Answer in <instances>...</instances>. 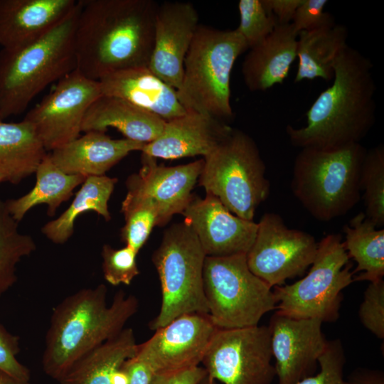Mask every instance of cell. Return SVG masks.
Instances as JSON below:
<instances>
[{
  "label": "cell",
  "mask_w": 384,
  "mask_h": 384,
  "mask_svg": "<svg viewBox=\"0 0 384 384\" xmlns=\"http://www.w3.org/2000/svg\"><path fill=\"white\" fill-rule=\"evenodd\" d=\"M75 33L76 69L100 80L148 67L159 4L153 0H80Z\"/></svg>",
  "instance_id": "cell-1"
},
{
  "label": "cell",
  "mask_w": 384,
  "mask_h": 384,
  "mask_svg": "<svg viewBox=\"0 0 384 384\" xmlns=\"http://www.w3.org/2000/svg\"><path fill=\"white\" fill-rule=\"evenodd\" d=\"M375 91L373 63L348 45L334 65L333 82L306 111V125L286 127L290 143L319 149L360 143L375 122Z\"/></svg>",
  "instance_id": "cell-2"
},
{
  "label": "cell",
  "mask_w": 384,
  "mask_h": 384,
  "mask_svg": "<svg viewBox=\"0 0 384 384\" xmlns=\"http://www.w3.org/2000/svg\"><path fill=\"white\" fill-rule=\"evenodd\" d=\"M107 295L103 284L83 288L53 309L42 356L48 376L58 381L78 359L119 334L137 311L134 295L119 290L109 306Z\"/></svg>",
  "instance_id": "cell-3"
},
{
  "label": "cell",
  "mask_w": 384,
  "mask_h": 384,
  "mask_svg": "<svg viewBox=\"0 0 384 384\" xmlns=\"http://www.w3.org/2000/svg\"><path fill=\"white\" fill-rule=\"evenodd\" d=\"M80 0L55 26L24 46L0 50V119L22 113L50 83L76 69Z\"/></svg>",
  "instance_id": "cell-4"
},
{
  "label": "cell",
  "mask_w": 384,
  "mask_h": 384,
  "mask_svg": "<svg viewBox=\"0 0 384 384\" xmlns=\"http://www.w3.org/2000/svg\"><path fill=\"white\" fill-rule=\"evenodd\" d=\"M366 151L361 143L333 149H301L291 182L294 196L318 220L345 215L361 199V170Z\"/></svg>",
  "instance_id": "cell-5"
},
{
  "label": "cell",
  "mask_w": 384,
  "mask_h": 384,
  "mask_svg": "<svg viewBox=\"0 0 384 384\" xmlns=\"http://www.w3.org/2000/svg\"><path fill=\"white\" fill-rule=\"evenodd\" d=\"M247 49L236 29L199 25L185 57L182 80L176 90L186 112L220 120L233 117L231 73L237 58Z\"/></svg>",
  "instance_id": "cell-6"
},
{
  "label": "cell",
  "mask_w": 384,
  "mask_h": 384,
  "mask_svg": "<svg viewBox=\"0 0 384 384\" xmlns=\"http://www.w3.org/2000/svg\"><path fill=\"white\" fill-rule=\"evenodd\" d=\"M265 171L255 141L233 129L203 158L198 181L206 193L216 197L232 213L253 220L257 207L270 194Z\"/></svg>",
  "instance_id": "cell-7"
},
{
  "label": "cell",
  "mask_w": 384,
  "mask_h": 384,
  "mask_svg": "<svg viewBox=\"0 0 384 384\" xmlns=\"http://www.w3.org/2000/svg\"><path fill=\"white\" fill-rule=\"evenodd\" d=\"M206 257L188 224H174L165 230L151 258L160 280L161 305L149 324L150 329L156 331L185 314H208L203 279Z\"/></svg>",
  "instance_id": "cell-8"
},
{
  "label": "cell",
  "mask_w": 384,
  "mask_h": 384,
  "mask_svg": "<svg viewBox=\"0 0 384 384\" xmlns=\"http://www.w3.org/2000/svg\"><path fill=\"white\" fill-rule=\"evenodd\" d=\"M203 279L208 315L218 329L257 326L276 309L274 292L250 270L245 254L206 256Z\"/></svg>",
  "instance_id": "cell-9"
},
{
  "label": "cell",
  "mask_w": 384,
  "mask_h": 384,
  "mask_svg": "<svg viewBox=\"0 0 384 384\" xmlns=\"http://www.w3.org/2000/svg\"><path fill=\"white\" fill-rule=\"evenodd\" d=\"M349 259L339 234L324 237L307 274L293 284L274 287L276 313L322 322L336 321L341 292L353 282Z\"/></svg>",
  "instance_id": "cell-10"
},
{
  "label": "cell",
  "mask_w": 384,
  "mask_h": 384,
  "mask_svg": "<svg viewBox=\"0 0 384 384\" xmlns=\"http://www.w3.org/2000/svg\"><path fill=\"white\" fill-rule=\"evenodd\" d=\"M272 357L269 326L218 329L201 363L223 384H271L276 376Z\"/></svg>",
  "instance_id": "cell-11"
},
{
  "label": "cell",
  "mask_w": 384,
  "mask_h": 384,
  "mask_svg": "<svg viewBox=\"0 0 384 384\" xmlns=\"http://www.w3.org/2000/svg\"><path fill=\"white\" fill-rule=\"evenodd\" d=\"M317 245L309 233L289 228L279 215L266 213L257 223L246 260L250 270L272 288L303 274L315 259Z\"/></svg>",
  "instance_id": "cell-12"
},
{
  "label": "cell",
  "mask_w": 384,
  "mask_h": 384,
  "mask_svg": "<svg viewBox=\"0 0 384 384\" xmlns=\"http://www.w3.org/2000/svg\"><path fill=\"white\" fill-rule=\"evenodd\" d=\"M102 95L99 81L75 69L59 80L23 119L33 127L46 151H52L80 137L87 110Z\"/></svg>",
  "instance_id": "cell-13"
},
{
  "label": "cell",
  "mask_w": 384,
  "mask_h": 384,
  "mask_svg": "<svg viewBox=\"0 0 384 384\" xmlns=\"http://www.w3.org/2000/svg\"><path fill=\"white\" fill-rule=\"evenodd\" d=\"M203 159L175 166L158 165L156 159L142 154V167L126 181L127 193L122 208L145 206L154 211L157 226L182 213L193 197Z\"/></svg>",
  "instance_id": "cell-14"
},
{
  "label": "cell",
  "mask_w": 384,
  "mask_h": 384,
  "mask_svg": "<svg viewBox=\"0 0 384 384\" xmlns=\"http://www.w3.org/2000/svg\"><path fill=\"white\" fill-rule=\"evenodd\" d=\"M218 328L208 314L179 316L137 345L135 356L153 375L171 374L199 366Z\"/></svg>",
  "instance_id": "cell-15"
},
{
  "label": "cell",
  "mask_w": 384,
  "mask_h": 384,
  "mask_svg": "<svg viewBox=\"0 0 384 384\" xmlns=\"http://www.w3.org/2000/svg\"><path fill=\"white\" fill-rule=\"evenodd\" d=\"M317 319H297L274 313L269 328L278 384H295L311 375L328 342Z\"/></svg>",
  "instance_id": "cell-16"
},
{
  "label": "cell",
  "mask_w": 384,
  "mask_h": 384,
  "mask_svg": "<svg viewBox=\"0 0 384 384\" xmlns=\"http://www.w3.org/2000/svg\"><path fill=\"white\" fill-rule=\"evenodd\" d=\"M181 214L208 257L246 255L256 237L257 223L234 215L208 193L193 196Z\"/></svg>",
  "instance_id": "cell-17"
},
{
  "label": "cell",
  "mask_w": 384,
  "mask_h": 384,
  "mask_svg": "<svg viewBox=\"0 0 384 384\" xmlns=\"http://www.w3.org/2000/svg\"><path fill=\"white\" fill-rule=\"evenodd\" d=\"M198 21V14L190 2L159 4L148 68L176 90L182 80L184 59L200 25Z\"/></svg>",
  "instance_id": "cell-18"
},
{
  "label": "cell",
  "mask_w": 384,
  "mask_h": 384,
  "mask_svg": "<svg viewBox=\"0 0 384 384\" xmlns=\"http://www.w3.org/2000/svg\"><path fill=\"white\" fill-rule=\"evenodd\" d=\"M233 129L213 117L186 112L166 122L161 134L145 144L142 154L164 159L203 156L211 153Z\"/></svg>",
  "instance_id": "cell-19"
},
{
  "label": "cell",
  "mask_w": 384,
  "mask_h": 384,
  "mask_svg": "<svg viewBox=\"0 0 384 384\" xmlns=\"http://www.w3.org/2000/svg\"><path fill=\"white\" fill-rule=\"evenodd\" d=\"M98 81L102 95L128 101L165 122L186 113L178 100L176 90L148 67L119 70Z\"/></svg>",
  "instance_id": "cell-20"
},
{
  "label": "cell",
  "mask_w": 384,
  "mask_h": 384,
  "mask_svg": "<svg viewBox=\"0 0 384 384\" xmlns=\"http://www.w3.org/2000/svg\"><path fill=\"white\" fill-rule=\"evenodd\" d=\"M48 153L52 162L68 174L104 176L112 167L144 144L128 139H112L105 132L90 131Z\"/></svg>",
  "instance_id": "cell-21"
},
{
  "label": "cell",
  "mask_w": 384,
  "mask_h": 384,
  "mask_svg": "<svg viewBox=\"0 0 384 384\" xmlns=\"http://www.w3.org/2000/svg\"><path fill=\"white\" fill-rule=\"evenodd\" d=\"M75 0H0V46L13 48L41 37L76 6Z\"/></svg>",
  "instance_id": "cell-22"
},
{
  "label": "cell",
  "mask_w": 384,
  "mask_h": 384,
  "mask_svg": "<svg viewBox=\"0 0 384 384\" xmlns=\"http://www.w3.org/2000/svg\"><path fill=\"white\" fill-rule=\"evenodd\" d=\"M297 36L292 23L277 24L264 40L249 48L241 69L249 90L265 91L284 82L297 58Z\"/></svg>",
  "instance_id": "cell-23"
},
{
  "label": "cell",
  "mask_w": 384,
  "mask_h": 384,
  "mask_svg": "<svg viewBox=\"0 0 384 384\" xmlns=\"http://www.w3.org/2000/svg\"><path fill=\"white\" fill-rule=\"evenodd\" d=\"M166 122L117 97L102 95L87 110L82 132L119 130L126 139L148 144L162 132Z\"/></svg>",
  "instance_id": "cell-24"
},
{
  "label": "cell",
  "mask_w": 384,
  "mask_h": 384,
  "mask_svg": "<svg viewBox=\"0 0 384 384\" xmlns=\"http://www.w3.org/2000/svg\"><path fill=\"white\" fill-rule=\"evenodd\" d=\"M348 31L333 18L311 30L298 33V68L294 82L334 78V67L342 50L348 46Z\"/></svg>",
  "instance_id": "cell-25"
},
{
  "label": "cell",
  "mask_w": 384,
  "mask_h": 384,
  "mask_svg": "<svg viewBox=\"0 0 384 384\" xmlns=\"http://www.w3.org/2000/svg\"><path fill=\"white\" fill-rule=\"evenodd\" d=\"M137 345L132 329L125 328L75 362L58 382L111 384L112 373L135 356Z\"/></svg>",
  "instance_id": "cell-26"
},
{
  "label": "cell",
  "mask_w": 384,
  "mask_h": 384,
  "mask_svg": "<svg viewBox=\"0 0 384 384\" xmlns=\"http://www.w3.org/2000/svg\"><path fill=\"white\" fill-rule=\"evenodd\" d=\"M34 174L36 183L29 192L18 198L5 201L9 213L18 223L30 209L40 204H46L48 215L53 216L58 208L70 199L75 188L87 178L63 172L52 162L48 154Z\"/></svg>",
  "instance_id": "cell-27"
},
{
  "label": "cell",
  "mask_w": 384,
  "mask_h": 384,
  "mask_svg": "<svg viewBox=\"0 0 384 384\" xmlns=\"http://www.w3.org/2000/svg\"><path fill=\"white\" fill-rule=\"evenodd\" d=\"M47 154L29 122L0 119V168L6 172L9 182L16 184L34 174Z\"/></svg>",
  "instance_id": "cell-28"
},
{
  "label": "cell",
  "mask_w": 384,
  "mask_h": 384,
  "mask_svg": "<svg viewBox=\"0 0 384 384\" xmlns=\"http://www.w3.org/2000/svg\"><path fill=\"white\" fill-rule=\"evenodd\" d=\"M117 182V178L105 175L87 177L69 207L59 217L46 223L42 233L52 242L61 245L72 237L75 221L83 213L95 211L110 220L108 201Z\"/></svg>",
  "instance_id": "cell-29"
},
{
  "label": "cell",
  "mask_w": 384,
  "mask_h": 384,
  "mask_svg": "<svg viewBox=\"0 0 384 384\" xmlns=\"http://www.w3.org/2000/svg\"><path fill=\"white\" fill-rule=\"evenodd\" d=\"M345 249L349 258L356 262L353 274H360L355 281L370 282L383 279L384 276V229L377 228L366 216L359 213L343 228Z\"/></svg>",
  "instance_id": "cell-30"
},
{
  "label": "cell",
  "mask_w": 384,
  "mask_h": 384,
  "mask_svg": "<svg viewBox=\"0 0 384 384\" xmlns=\"http://www.w3.org/2000/svg\"><path fill=\"white\" fill-rule=\"evenodd\" d=\"M18 223L0 199V297L16 282V265L36 250L33 238L19 233Z\"/></svg>",
  "instance_id": "cell-31"
},
{
  "label": "cell",
  "mask_w": 384,
  "mask_h": 384,
  "mask_svg": "<svg viewBox=\"0 0 384 384\" xmlns=\"http://www.w3.org/2000/svg\"><path fill=\"white\" fill-rule=\"evenodd\" d=\"M366 206V216L377 228L384 225V146L367 150L360 177Z\"/></svg>",
  "instance_id": "cell-32"
},
{
  "label": "cell",
  "mask_w": 384,
  "mask_h": 384,
  "mask_svg": "<svg viewBox=\"0 0 384 384\" xmlns=\"http://www.w3.org/2000/svg\"><path fill=\"white\" fill-rule=\"evenodd\" d=\"M238 11L240 23L236 30L248 49L264 40L278 24L275 17L265 9L261 0H240Z\"/></svg>",
  "instance_id": "cell-33"
},
{
  "label": "cell",
  "mask_w": 384,
  "mask_h": 384,
  "mask_svg": "<svg viewBox=\"0 0 384 384\" xmlns=\"http://www.w3.org/2000/svg\"><path fill=\"white\" fill-rule=\"evenodd\" d=\"M137 252L132 247L115 249L105 244L102 249V272L105 279L113 286L129 285L139 274L137 264Z\"/></svg>",
  "instance_id": "cell-34"
},
{
  "label": "cell",
  "mask_w": 384,
  "mask_h": 384,
  "mask_svg": "<svg viewBox=\"0 0 384 384\" xmlns=\"http://www.w3.org/2000/svg\"><path fill=\"white\" fill-rule=\"evenodd\" d=\"M125 223L121 230L122 240L137 253L147 241L154 226H157V216L154 210L145 206L121 208Z\"/></svg>",
  "instance_id": "cell-35"
},
{
  "label": "cell",
  "mask_w": 384,
  "mask_h": 384,
  "mask_svg": "<svg viewBox=\"0 0 384 384\" xmlns=\"http://www.w3.org/2000/svg\"><path fill=\"white\" fill-rule=\"evenodd\" d=\"M318 363L320 371L316 375L306 376L295 384H353L343 378L345 356L340 341L328 342Z\"/></svg>",
  "instance_id": "cell-36"
},
{
  "label": "cell",
  "mask_w": 384,
  "mask_h": 384,
  "mask_svg": "<svg viewBox=\"0 0 384 384\" xmlns=\"http://www.w3.org/2000/svg\"><path fill=\"white\" fill-rule=\"evenodd\" d=\"M358 315L362 324L379 338L384 337V281L370 282Z\"/></svg>",
  "instance_id": "cell-37"
},
{
  "label": "cell",
  "mask_w": 384,
  "mask_h": 384,
  "mask_svg": "<svg viewBox=\"0 0 384 384\" xmlns=\"http://www.w3.org/2000/svg\"><path fill=\"white\" fill-rule=\"evenodd\" d=\"M19 351L18 338L0 324V370L16 379L30 381L29 369L16 358Z\"/></svg>",
  "instance_id": "cell-38"
},
{
  "label": "cell",
  "mask_w": 384,
  "mask_h": 384,
  "mask_svg": "<svg viewBox=\"0 0 384 384\" xmlns=\"http://www.w3.org/2000/svg\"><path fill=\"white\" fill-rule=\"evenodd\" d=\"M327 2L326 0H303L291 23L297 35L301 31L317 28L333 18L331 14L324 12Z\"/></svg>",
  "instance_id": "cell-39"
},
{
  "label": "cell",
  "mask_w": 384,
  "mask_h": 384,
  "mask_svg": "<svg viewBox=\"0 0 384 384\" xmlns=\"http://www.w3.org/2000/svg\"><path fill=\"white\" fill-rule=\"evenodd\" d=\"M207 375L206 369L198 366L174 373L153 375L149 384H199Z\"/></svg>",
  "instance_id": "cell-40"
},
{
  "label": "cell",
  "mask_w": 384,
  "mask_h": 384,
  "mask_svg": "<svg viewBox=\"0 0 384 384\" xmlns=\"http://www.w3.org/2000/svg\"><path fill=\"white\" fill-rule=\"evenodd\" d=\"M267 11L273 15L278 24L291 23L303 0H261Z\"/></svg>",
  "instance_id": "cell-41"
},
{
  "label": "cell",
  "mask_w": 384,
  "mask_h": 384,
  "mask_svg": "<svg viewBox=\"0 0 384 384\" xmlns=\"http://www.w3.org/2000/svg\"><path fill=\"white\" fill-rule=\"evenodd\" d=\"M129 376V384H149L153 373L150 368L135 356L121 366Z\"/></svg>",
  "instance_id": "cell-42"
},
{
  "label": "cell",
  "mask_w": 384,
  "mask_h": 384,
  "mask_svg": "<svg viewBox=\"0 0 384 384\" xmlns=\"http://www.w3.org/2000/svg\"><path fill=\"white\" fill-rule=\"evenodd\" d=\"M353 384H384V376L378 371L359 372L350 380Z\"/></svg>",
  "instance_id": "cell-43"
},
{
  "label": "cell",
  "mask_w": 384,
  "mask_h": 384,
  "mask_svg": "<svg viewBox=\"0 0 384 384\" xmlns=\"http://www.w3.org/2000/svg\"><path fill=\"white\" fill-rule=\"evenodd\" d=\"M111 384H129V376L125 370L119 368L112 375Z\"/></svg>",
  "instance_id": "cell-44"
},
{
  "label": "cell",
  "mask_w": 384,
  "mask_h": 384,
  "mask_svg": "<svg viewBox=\"0 0 384 384\" xmlns=\"http://www.w3.org/2000/svg\"><path fill=\"white\" fill-rule=\"evenodd\" d=\"M0 384H31L30 381L16 379L0 370Z\"/></svg>",
  "instance_id": "cell-45"
},
{
  "label": "cell",
  "mask_w": 384,
  "mask_h": 384,
  "mask_svg": "<svg viewBox=\"0 0 384 384\" xmlns=\"http://www.w3.org/2000/svg\"><path fill=\"white\" fill-rule=\"evenodd\" d=\"M199 384H218L216 380L211 378L208 375L200 382Z\"/></svg>",
  "instance_id": "cell-46"
},
{
  "label": "cell",
  "mask_w": 384,
  "mask_h": 384,
  "mask_svg": "<svg viewBox=\"0 0 384 384\" xmlns=\"http://www.w3.org/2000/svg\"><path fill=\"white\" fill-rule=\"evenodd\" d=\"M4 181H8V176L6 172L0 168V183Z\"/></svg>",
  "instance_id": "cell-47"
}]
</instances>
